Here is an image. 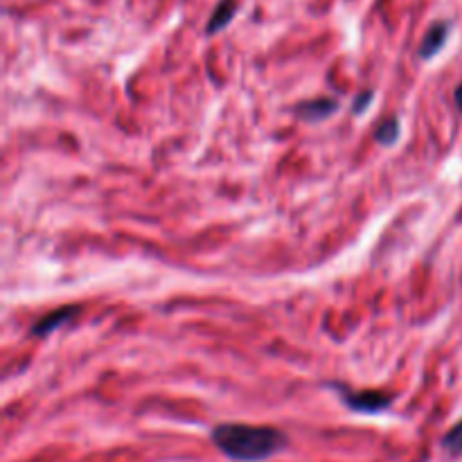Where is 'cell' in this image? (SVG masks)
<instances>
[{"label":"cell","instance_id":"obj_2","mask_svg":"<svg viewBox=\"0 0 462 462\" xmlns=\"http://www.w3.org/2000/svg\"><path fill=\"white\" fill-rule=\"evenodd\" d=\"M329 388L338 393L343 404L347 406L355 413H364V415H377V413H386L388 409L393 406V397L388 393L382 391H352L350 386L346 383H329Z\"/></svg>","mask_w":462,"mask_h":462},{"label":"cell","instance_id":"obj_3","mask_svg":"<svg viewBox=\"0 0 462 462\" xmlns=\"http://www.w3.org/2000/svg\"><path fill=\"white\" fill-rule=\"evenodd\" d=\"M79 314H81V307H59V310L41 316V319L32 325L30 334L36 338H45L50 337V334L57 332V329L66 328V325L72 323Z\"/></svg>","mask_w":462,"mask_h":462},{"label":"cell","instance_id":"obj_5","mask_svg":"<svg viewBox=\"0 0 462 462\" xmlns=\"http://www.w3.org/2000/svg\"><path fill=\"white\" fill-rule=\"evenodd\" d=\"M449 34H451L449 21L433 23V25L427 30V34H424L422 43H420L418 57L424 59V61H429V59H433L436 54H440L442 48L447 45V41H449Z\"/></svg>","mask_w":462,"mask_h":462},{"label":"cell","instance_id":"obj_7","mask_svg":"<svg viewBox=\"0 0 462 462\" xmlns=\"http://www.w3.org/2000/svg\"><path fill=\"white\" fill-rule=\"evenodd\" d=\"M400 134H402L400 120H397L395 116H391L379 125L377 131H374V140H377L379 144H383V147H391V144H395L397 140H400Z\"/></svg>","mask_w":462,"mask_h":462},{"label":"cell","instance_id":"obj_8","mask_svg":"<svg viewBox=\"0 0 462 462\" xmlns=\"http://www.w3.org/2000/svg\"><path fill=\"white\" fill-rule=\"evenodd\" d=\"M442 449L451 456L462 454V420L445 433V438H442Z\"/></svg>","mask_w":462,"mask_h":462},{"label":"cell","instance_id":"obj_6","mask_svg":"<svg viewBox=\"0 0 462 462\" xmlns=\"http://www.w3.org/2000/svg\"><path fill=\"white\" fill-rule=\"evenodd\" d=\"M237 0H219L215 7V12H212L210 21H208L206 25V34L212 36V34H219V32H224L226 27L230 25V21L235 18V14H237Z\"/></svg>","mask_w":462,"mask_h":462},{"label":"cell","instance_id":"obj_4","mask_svg":"<svg viewBox=\"0 0 462 462\" xmlns=\"http://www.w3.org/2000/svg\"><path fill=\"white\" fill-rule=\"evenodd\" d=\"M341 108V104L332 97H314V99H307V102H300L293 113L296 117H300L302 122H310V125H319V122L329 120L334 117Z\"/></svg>","mask_w":462,"mask_h":462},{"label":"cell","instance_id":"obj_9","mask_svg":"<svg viewBox=\"0 0 462 462\" xmlns=\"http://www.w3.org/2000/svg\"><path fill=\"white\" fill-rule=\"evenodd\" d=\"M374 99V93L373 90H364L361 95H356L355 97V104H352V111H355V116H359V113H364L365 108H368V104Z\"/></svg>","mask_w":462,"mask_h":462},{"label":"cell","instance_id":"obj_1","mask_svg":"<svg viewBox=\"0 0 462 462\" xmlns=\"http://www.w3.org/2000/svg\"><path fill=\"white\" fill-rule=\"evenodd\" d=\"M212 445L235 462H262L282 454L289 445V438L275 427L260 424L226 422L217 424L210 431Z\"/></svg>","mask_w":462,"mask_h":462},{"label":"cell","instance_id":"obj_10","mask_svg":"<svg viewBox=\"0 0 462 462\" xmlns=\"http://www.w3.org/2000/svg\"><path fill=\"white\" fill-rule=\"evenodd\" d=\"M454 102H456V106H458V111L462 113V84H458V88H456Z\"/></svg>","mask_w":462,"mask_h":462}]
</instances>
